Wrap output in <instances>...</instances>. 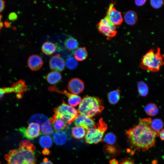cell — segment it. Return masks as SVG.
<instances>
[{"mask_svg":"<svg viewBox=\"0 0 164 164\" xmlns=\"http://www.w3.org/2000/svg\"><path fill=\"white\" fill-rule=\"evenodd\" d=\"M150 118L140 120L138 124L126 132L128 140L134 149L145 151L154 146L158 134L151 126Z\"/></svg>","mask_w":164,"mask_h":164,"instance_id":"1","label":"cell"},{"mask_svg":"<svg viewBox=\"0 0 164 164\" xmlns=\"http://www.w3.org/2000/svg\"><path fill=\"white\" fill-rule=\"evenodd\" d=\"M164 56L160 48L155 50L150 49L142 56L140 67L145 70L152 72H158L164 65Z\"/></svg>","mask_w":164,"mask_h":164,"instance_id":"2","label":"cell"},{"mask_svg":"<svg viewBox=\"0 0 164 164\" xmlns=\"http://www.w3.org/2000/svg\"><path fill=\"white\" fill-rule=\"evenodd\" d=\"M104 108L102 101L99 98L87 95L82 100L78 111L80 114L92 118L100 113Z\"/></svg>","mask_w":164,"mask_h":164,"instance_id":"3","label":"cell"},{"mask_svg":"<svg viewBox=\"0 0 164 164\" xmlns=\"http://www.w3.org/2000/svg\"><path fill=\"white\" fill-rule=\"evenodd\" d=\"M107 128V125L101 118L93 127L87 130L85 142L88 144H97L103 141Z\"/></svg>","mask_w":164,"mask_h":164,"instance_id":"4","label":"cell"},{"mask_svg":"<svg viewBox=\"0 0 164 164\" xmlns=\"http://www.w3.org/2000/svg\"><path fill=\"white\" fill-rule=\"evenodd\" d=\"M53 111L54 114L57 118L68 125L70 124L79 115L76 109L67 104L63 100L61 104L54 108Z\"/></svg>","mask_w":164,"mask_h":164,"instance_id":"5","label":"cell"},{"mask_svg":"<svg viewBox=\"0 0 164 164\" xmlns=\"http://www.w3.org/2000/svg\"><path fill=\"white\" fill-rule=\"evenodd\" d=\"M26 164H35V148L30 142L27 140L21 141L18 149Z\"/></svg>","mask_w":164,"mask_h":164,"instance_id":"6","label":"cell"},{"mask_svg":"<svg viewBox=\"0 0 164 164\" xmlns=\"http://www.w3.org/2000/svg\"><path fill=\"white\" fill-rule=\"evenodd\" d=\"M96 27L98 31L108 39L112 38L117 34L116 26L112 24L105 16L100 21Z\"/></svg>","mask_w":164,"mask_h":164,"instance_id":"7","label":"cell"},{"mask_svg":"<svg viewBox=\"0 0 164 164\" xmlns=\"http://www.w3.org/2000/svg\"><path fill=\"white\" fill-rule=\"evenodd\" d=\"M105 16L112 24L116 27L121 25L123 22L121 13L115 8L114 3L109 4Z\"/></svg>","mask_w":164,"mask_h":164,"instance_id":"8","label":"cell"},{"mask_svg":"<svg viewBox=\"0 0 164 164\" xmlns=\"http://www.w3.org/2000/svg\"><path fill=\"white\" fill-rule=\"evenodd\" d=\"M40 130L39 125L34 123H29L26 128L22 127L19 129L23 137L31 140L38 137L40 134Z\"/></svg>","mask_w":164,"mask_h":164,"instance_id":"9","label":"cell"},{"mask_svg":"<svg viewBox=\"0 0 164 164\" xmlns=\"http://www.w3.org/2000/svg\"><path fill=\"white\" fill-rule=\"evenodd\" d=\"M27 88L25 81L20 79L14 83L11 87H6L5 92L6 93L15 92L16 94L17 98L20 99L22 97L23 93L27 91Z\"/></svg>","mask_w":164,"mask_h":164,"instance_id":"10","label":"cell"},{"mask_svg":"<svg viewBox=\"0 0 164 164\" xmlns=\"http://www.w3.org/2000/svg\"><path fill=\"white\" fill-rule=\"evenodd\" d=\"M7 164H26L19 149L9 151L5 155Z\"/></svg>","mask_w":164,"mask_h":164,"instance_id":"11","label":"cell"},{"mask_svg":"<svg viewBox=\"0 0 164 164\" xmlns=\"http://www.w3.org/2000/svg\"><path fill=\"white\" fill-rule=\"evenodd\" d=\"M50 69L54 71L60 72L63 70L65 63L63 58L58 54L52 56L49 60Z\"/></svg>","mask_w":164,"mask_h":164,"instance_id":"12","label":"cell"},{"mask_svg":"<svg viewBox=\"0 0 164 164\" xmlns=\"http://www.w3.org/2000/svg\"><path fill=\"white\" fill-rule=\"evenodd\" d=\"M74 123L77 126H80L87 130L93 127L96 124L92 118L80 114L74 120Z\"/></svg>","mask_w":164,"mask_h":164,"instance_id":"13","label":"cell"},{"mask_svg":"<svg viewBox=\"0 0 164 164\" xmlns=\"http://www.w3.org/2000/svg\"><path fill=\"white\" fill-rule=\"evenodd\" d=\"M84 88V82L78 78H72L69 81L68 84L69 91L74 94H78L81 93Z\"/></svg>","mask_w":164,"mask_h":164,"instance_id":"14","label":"cell"},{"mask_svg":"<svg viewBox=\"0 0 164 164\" xmlns=\"http://www.w3.org/2000/svg\"><path fill=\"white\" fill-rule=\"evenodd\" d=\"M42 58L38 54H32L29 56L27 65L32 71H36L40 69L43 64Z\"/></svg>","mask_w":164,"mask_h":164,"instance_id":"15","label":"cell"},{"mask_svg":"<svg viewBox=\"0 0 164 164\" xmlns=\"http://www.w3.org/2000/svg\"><path fill=\"white\" fill-rule=\"evenodd\" d=\"M53 138L54 143L59 145L64 144L68 139L67 135L63 131H59L54 132L53 135Z\"/></svg>","mask_w":164,"mask_h":164,"instance_id":"16","label":"cell"},{"mask_svg":"<svg viewBox=\"0 0 164 164\" xmlns=\"http://www.w3.org/2000/svg\"><path fill=\"white\" fill-rule=\"evenodd\" d=\"M49 120L54 129L57 131L63 130L67 127V124L62 120L57 118L54 114Z\"/></svg>","mask_w":164,"mask_h":164,"instance_id":"17","label":"cell"},{"mask_svg":"<svg viewBox=\"0 0 164 164\" xmlns=\"http://www.w3.org/2000/svg\"><path fill=\"white\" fill-rule=\"evenodd\" d=\"M124 20L126 23L129 25H135L138 19V15L135 11L132 10L127 11L125 14Z\"/></svg>","mask_w":164,"mask_h":164,"instance_id":"18","label":"cell"},{"mask_svg":"<svg viewBox=\"0 0 164 164\" xmlns=\"http://www.w3.org/2000/svg\"><path fill=\"white\" fill-rule=\"evenodd\" d=\"M45 78L49 83L53 84L60 81L62 76L58 72L53 71L49 73L46 76Z\"/></svg>","mask_w":164,"mask_h":164,"instance_id":"19","label":"cell"},{"mask_svg":"<svg viewBox=\"0 0 164 164\" xmlns=\"http://www.w3.org/2000/svg\"><path fill=\"white\" fill-rule=\"evenodd\" d=\"M41 50L42 52L46 55H50L56 51V46L53 43L47 41L42 44Z\"/></svg>","mask_w":164,"mask_h":164,"instance_id":"20","label":"cell"},{"mask_svg":"<svg viewBox=\"0 0 164 164\" xmlns=\"http://www.w3.org/2000/svg\"><path fill=\"white\" fill-rule=\"evenodd\" d=\"M75 59L77 60L82 61L86 59L88 56V53L85 47L77 48L74 52Z\"/></svg>","mask_w":164,"mask_h":164,"instance_id":"21","label":"cell"},{"mask_svg":"<svg viewBox=\"0 0 164 164\" xmlns=\"http://www.w3.org/2000/svg\"><path fill=\"white\" fill-rule=\"evenodd\" d=\"M47 117L44 115L41 114H36L32 115L29 118V123H34L38 124L40 129L42 124L48 120Z\"/></svg>","mask_w":164,"mask_h":164,"instance_id":"22","label":"cell"},{"mask_svg":"<svg viewBox=\"0 0 164 164\" xmlns=\"http://www.w3.org/2000/svg\"><path fill=\"white\" fill-rule=\"evenodd\" d=\"M86 130L80 126H76L72 128L71 133L75 138L80 139L83 138L86 134Z\"/></svg>","mask_w":164,"mask_h":164,"instance_id":"23","label":"cell"},{"mask_svg":"<svg viewBox=\"0 0 164 164\" xmlns=\"http://www.w3.org/2000/svg\"><path fill=\"white\" fill-rule=\"evenodd\" d=\"M64 45L68 50H72L77 48L79 43L75 38L72 36H69L65 39Z\"/></svg>","mask_w":164,"mask_h":164,"instance_id":"24","label":"cell"},{"mask_svg":"<svg viewBox=\"0 0 164 164\" xmlns=\"http://www.w3.org/2000/svg\"><path fill=\"white\" fill-rule=\"evenodd\" d=\"M108 98L109 102L112 104H116L120 98V92L119 89L113 91L108 94Z\"/></svg>","mask_w":164,"mask_h":164,"instance_id":"25","label":"cell"},{"mask_svg":"<svg viewBox=\"0 0 164 164\" xmlns=\"http://www.w3.org/2000/svg\"><path fill=\"white\" fill-rule=\"evenodd\" d=\"M145 111L148 115L154 116L158 113L159 109L155 104L151 103L146 105L145 108Z\"/></svg>","mask_w":164,"mask_h":164,"instance_id":"26","label":"cell"},{"mask_svg":"<svg viewBox=\"0 0 164 164\" xmlns=\"http://www.w3.org/2000/svg\"><path fill=\"white\" fill-rule=\"evenodd\" d=\"M164 124L162 121L159 118H155L152 120L151 126L153 130L159 135L161 130L163 129Z\"/></svg>","mask_w":164,"mask_h":164,"instance_id":"27","label":"cell"},{"mask_svg":"<svg viewBox=\"0 0 164 164\" xmlns=\"http://www.w3.org/2000/svg\"><path fill=\"white\" fill-rule=\"evenodd\" d=\"M39 143L42 147L44 149H48L52 145V140L50 136L46 135L40 137L39 139Z\"/></svg>","mask_w":164,"mask_h":164,"instance_id":"28","label":"cell"},{"mask_svg":"<svg viewBox=\"0 0 164 164\" xmlns=\"http://www.w3.org/2000/svg\"><path fill=\"white\" fill-rule=\"evenodd\" d=\"M40 129L42 133L46 135H51L53 132L52 125L49 119L42 124Z\"/></svg>","mask_w":164,"mask_h":164,"instance_id":"29","label":"cell"},{"mask_svg":"<svg viewBox=\"0 0 164 164\" xmlns=\"http://www.w3.org/2000/svg\"><path fill=\"white\" fill-rule=\"evenodd\" d=\"M138 88L139 94L143 97L146 96L148 94V87L144 82H139L138 84Z\"/></svg>","mask_w":164,"mask_h":164,"instance_id":"30","label":"cell"},{"mask_svg":"<svg viewBox=\"0 0 164 164\" xmlns=\"http://www.w3.org/2000/svg\"><path fill=\"white\" fill-rule=\"evenodd\" d=\"M81 99L79 96L73 94L68 98V102L70 106L76 107L81 101Z\"/></svg>","mask_w":164,"mask_h":164,"instance_id":"31","label":"cell"},{"mask_svg":"<svg viewBox=\"0 0 164 164\" xmlns=\"http://www.w3.org/2000/svg\"><path fill=\"white\" fill-rule=\"evenodd\" d=\"M66 65L70 69L73 70L76 68L78 66L77 60L72 56H69L66 59Z\"/></svg>","mask_w":164,"mask_h":164,"instance_id":"32","label":"cell"},{"mask_svg":"<svg viewBox=\"0 0 164 164\" xmlns=\"http://www.w3.org/2000/svg\"><path fill=\"white\" fill-rule=\"evenodd\" d=\"M116 141V137L112 132H109L104 136L103 141L105 143L110 145L114 144Z\"/></svg>","mask_w":164,"mask_h":164,"instance_id":"33","label":"cell"},{"mask_svg":"<svg viewBox=\"0 0 164 164\" xmlns=\"http://www.w3.org/2000/svg\"><path fill=\"white\" fill-rule=\"evenodd\" d=\"M162 0H152L150 1L151 6L154 8L158 9L161 7L164 4Z\"/></svg>","mask_w":164,"mask_h":164,"instance_id":"34","label":"cell"},{"mask_svg":"<svg viewBox=\"0 0 164 164\" xmlns=\"http://www.w3.org/2000/svg\"><path fill=\"white\" fill-rule=\"evenodd\" d=\"M119 164H135L133 161L129 159H126L122 160Z\"/></svg>","mask_w":164,"mask_h":164,"instance_id":"35","label":"cell"},{"mask_svg":"<svg viewBox=\"0 0 164 164\" xmlns=\"http://www.w3.org/2000/svg\"><path fill=\"white\" fill-rule=\"evenodd\" d=\"M17 15L15 12H12L10 13L9 16V20L11 21H14L17 19Z\"/></svg>","mask_w":164,"mask_h":164,"instance_id":"36","label":"cell"},{"mask_svg":"<svg viewBox=\"0 0 164 164\" xmlns=\"http://www.w3.org/2000/svg\"><path fill=\"white\" fill-rule=\"evenodd\" d=\"M146 0H135V3L138 6H141L144 5L146 3Z\"/></svg>","mask_w":164,"mask_h":164,"instance_id":"37","label":"cell"},{"mask_svg":"<svg viewBox=\"0 0 164 164\" xmlns=\"http://www.w3.org/2000/svg\"><path fill=\"white\" fill-rule=\"evenodd\" d=\"M158 136L162 140L164 141V128L162 129L160 132Z\"/></svg>","mask_w":164,"mask_h":164,"instance_id":"38","label":"cell"},{"mask_svg":"<svg viewBox=\"0 0 164 164\" xmlns=\"http://www.w3.org/2000/svg\"><path fill=\"white\" fill-rule=\"evenodd\" d=\"M5 6V2L3 0H0V12L4 9Z\"/></svg>","mask_w":164,"mask_h":164,"instance_id":"39","label":"cell"},{"mask_svg":"<svg viewBox=\"0 0 164 164\" xmlns=\"http://www.w3.org/2000/svg\"><path fill=\"white\" fill-rule=\"evenodd\" d=\"M39 164H53V163L50 161L48 160L46 158H45L43 162Z\"/></svg>","mask_w":164,"mask_h":164,"instance_id":"40","label":"cell"},{"mask_svg":"<svg viewBox=\"0 0 164 164\" xmlns=\"http://www.w3.org/2000/svg\"><path fill=\"white\" fill-rule=\"evenodd\" d=\"M42 153L43 155H48L50 154V151L48 149L45 148L42 151Z\"/></svg>","mask_w":164,"mask_h":164,"instance_id":"41","label":"cell"},{"mask_svg":"<svg viewBox=\"0 0 164 164\" xmlns=\"http://www.w3.org/2000/svg\"><path fill=\"white\" fill-rule=\"evenodd\" d=\"M5 94L3 88H0V101L3 97Z\"/></svg>","mask_w":164,"mask_h":164,"instance_id":"42","label":"cell"},{"mask_svg":"<svg viewBox=\"0 0 164 164\" xmlns=\"http://www.w3.org/2000/svg\"><path fill=\"white\" fill-rule=\"evenodd\" d=\"M110 164H119L118 161L115 159H113L109 162Z\"/></svg>","mask_w":164,"mask_h":164,"instance_id":"43","label":"cell"},{"mask_svg":"<svg viewBox=\"0 0 164 164\" xmlns=\"http://www.w3.org/2000/svg\"><path fill=\"white\" fill-rule=\"evenodd\" d=\"M2 18V15H0V32L1 30L2 29L3 26V23L1 21Z\"/></svg>","mask_w":164,"mask_h":164,"instance_id":"44","label":"cell"}]
</instances>
